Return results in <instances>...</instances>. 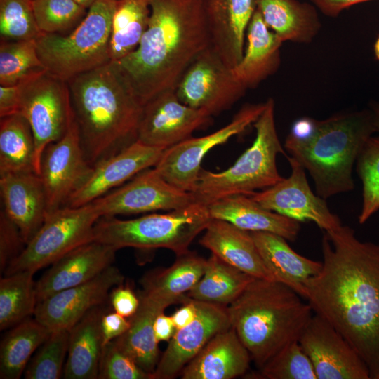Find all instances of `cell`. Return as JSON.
I'll return each instance as SVG.
<instances>
[{"mask_svg":"<svg viewBox=\"0 0 379 379\" xmlns=\"http://www.w3.org/2000/svg\"><path fill=\"white\" fill-rule=\"evenodd\" d=\"M320 272L305 284L304 297L379 378V243L362 241L347 225L324 232Z\"/></svg>","mask_w":379,"mask_h":379,"instance_id":"6da1fadb","label":"cell"},{"mask_svg":"<svg viewBox=\"0 0 379 379\" xmlns=\"http://www.w3.org/2000/svg\"><path fill=\"white\" fill-rule=\"evenodd\" d=\"M148 27L138 48L114 62L142 106L175 88L211 39L204 0H150Z\"/></svg>","mask_w":379,"mask_h":379,"instance_id":"7a4b0ae2","label":"cell"},{"mask_svg":"<svg viewBox=\"0 0 379 379\" xmlns=\"http://www.w3.org/2000/svg\"><path fill=\"white\" fill-rule=\"evenodd\" d=\"M67 83L81 147L91 166L137 140L143 106L114 62Z\"/></svg>","mask_w":379,"mask_h":379,"instance_id":"3957f363","label":"cell"},{"mask_svg":"<svg viewBox=\"0 0 379 379\" xmlns=\"http://www.w3.org/2000/svg\"><path fill=\"white\" fill-rule=\"evenodd\" d=\"M376 133L369 109L341 112L323 120H297L284 147L312 177L326 199L354 189L352 168L368 139Z\"/></svg>","mask_w":379,"mask_h":379,"instance_id":"277c9868","label":"cell"},{"mask_svg":"<svg viewBox=\"0 0 379 379\" xmlns=\"http://www.w3.org/2000/svg\"><path fill=\"white\" fill-rule=\"evenodd\" d=\"M288 286L255 278L227 306L231 327L260 370L285 347L298 342L314 312Z\"/></svg>","mask_w":379,"mask_h":379,"instance_id":"5b68a950","label":"cell"},{"mask_svg":"<svg viewBox=\"0 0 379 379\" xmlns=\"http://www.w3.org/2000/svg\"><path fill=\"white\" fill-rule=\"evenodd\" d=\"M265 102V109L253 124L255 140L235 163L218 173L201 169L192 192L198 201L208 206L231 195H251L283 179L277 170V156L286 154L277 132L274 101L270 98Z\"/></svg>","mask_w":379,"mask_h":379,"instance_id":"8992f818","label":"cell"},{"mask_svg":"<svg viewBox=\"0 0 379 379\" xmlns=\"http://www.w3.org/2000/svg\"><path fill=\"white\" fill-rule=\"evenodd\" d=\"M211 219L208 206L199 201L168 213H152L130 220L100 217L94 227V241L117 250L167 248L178 257L190 251L193 240Z\"/></svg>","mask_w":379,"mask_h":379,"instance_id":"52a82bcc","label":"cell"},{"mask_svg":"<svg viewBox=\"0 0 379 379\" xmlns=\"http://www.w3.org/2000/svg\"><path fill=\"white\" fill-rule=\"evenodd\" d=\"M117 0H95L81 22L66 35L42 33L35 39L46 71L64 81L111 62L109 36Z\"/></svg>","mask_w":379,"mask_h":379,"instance_id":"ba28073f","label":"cell"},{"mask_svg":"<svg viewBox=\"0 0 379 379\" xmlns=\"http://www.w3.org/2000/svg\"><path fill=\"white\" fill-rule=\"evenodd\" d=\"M100 217L92 203L75 207L65 206L48 214L4 274L22 270L36 272L72 250L94 241V227Z\"/></svg>","mask_w":379,"mask_h":379,"instance_id":"9c48e42d","label":"cell"},{"mask_svg":"<svg viewBox=\"0 0 379 379\" xmlns=\"http://www.w3.org/2000/svg\"><path fill=\"white\" fill-rule=\"evenodd\" d=\"M18 113L29 122L35 141V172L50 143L62 138L74 120L67 81L46 71L19 85Z\"/></svg>","mask_w":379,"mask_h":379,"instance_id":"30bf717a","label":"cell"},{"mask_svg":"<svg viewBox=\"0 0 379 379\" xmlns=\"http://www.w3.org/2000/svg\"><path fill=\"white\" fill-rule=\"evenodd\" d=\"M246 91L211 46L193 60L175 88L182 103L211 116L230 109Z\"/></svg>","mask_w":379,"mask_h":379,"instance_id":"8fae6325","label":"cell"},{"mask_svg":"<svg viewBox=\"0 0 379 379\" xmlns=\"http://www.w3.org/2000/svg\"><path fill=\"white\" fill-rule=\"evenodd\" d=\"M266 102L244 105L226 126L208 135L189 138L166 149L154 166L170 184L187 192L196 188L201 164L209 150L244 132L258 119Z\"/></svg>","mask_w":379,"mask_h":379,"instance_id":"7c38bea8","label":"cell"},{"mask_svg":"<svg viewBox=\"0 0 379 379\" xmlns=\"http://www.w3.org/2000/svg\"><path fill=\"white\" fill-rule=\"evenodd\" d=\"M198 201L190 192L168 182L154 168H147L130 180L92 203L101 217L172 211Z\"/></svg>","mask_w":379,"mask_h":379,"instance_id":"4fadbf2b","label":"cell"},{"mask_svg":"<svg viewBox=\"0 0 379 379\" xmlns=\"http://www.w3.org/2000/svg\"><path fill=\"white\" fill-rule=\"evenodd\" d=\"M92 169L81 147L74 119L66 134L48 144L41 154L39 175L46 192L47 215L66 206Z\"/></svg>","mask_w":379,"mask_h":379,"instance_id":"5bb4252c","label":"cell"},{"mask_svg":"<svg viewBox=\"0 0 379 379\" xmlns=\"http://www.w3.org/2000/svg\"><path fill=\"white\" fill-rule=\"evenodd\" d=\"M212 116L207 112L182 103L175 90L164 91L142 107L137 140L149 146L167 149L208 126Z\"/></svg>","mask_w":379,"mask_h":379,"instance_id":"9a60e30c","label":"cell"},{"mask_svg":"<svg viewBox=\"0 0 379 379\" xmlns=\"http://www.w3.org/2000/svg\"><path fill=\"white\" fill-rule=\"evenodd\" d=\"M291 174L274 185L250 196L263 208L296 220L314 222L324 232L342 225L326 199L314 194L307 180L305 168L294 159L286 157Z\"/></svg>","mask_w":379,"mask_h":379,"instance_id":"2e32d148","label":"cell"},{"mask_svg":"<svg viewBox=\"0 0 379 379\" xmlns=\"http://www.w3.org/2000/svg\"><path fill=\"white\" fill-rule=\"evenodd\" d=\"M298 343L310 358L317 379H371L359 354L319 314L314 313Z\"/></svg>","mask_w":379,"mask_h":379,"instance_id":"e0dca14e","label":"cell"},{"mask_svg":"<svg viewBox=\"0 0 379 379\" xmlns=\"http://www.w3.org/2000/svg\"><path fill=\"white\" fill-rule=\"evenodd\" d=\"M124 276L111 265L90 281L58 291L37 303L34 318L51 331L69 330L88 311L105 304L111 290Z\"/></svg>","mask_w":379,"mask_h":379,"instance_id":"ac0fdd59","label":"cell"},{"mask_svg":"<svg viewBox=\"0 0 379 379\" xmlns=\"http://www.w3.org/2000/svg\"><path fill=\"white\" fill-rule=\"evenodd\" d=\"M195 301V318L188 325L175 330L152 379H172L180 375L182 368L215 334L231 327L226 306Z\"/></svg>","mask_w":379,"mask_h":379,"instance_id":"d6986e66","label":"cell"},{"mask_svg":"<svg viewBox=\"0 0 379 379\" xmlns=\"http://www.w3.org/2000/svg\"><path fill=\"white\" fill-rule=\"evenodd\" d=\"M165 149L136 140L93 166L88 178L70 197L66 206L87 204L119 187L140 172L154 167Z\"/></svg>","mask_w":379,"mask_h":379,"instance_id":"ffe728a7","label":"cell"},{"mask_svg":"<svg viewBox=\"0 0 379 379\" xmlns=\"http://www.w3.org/2000/svg\"><path fill=\"white\" fill-rule=\"evenodd\" d=\"M117 251L112 246L92 241L65 254L51 264L36 282L38 302L97 277L112 265Z\"/></svg>","mask_w":379,"mask_h":379,"instance_id":"44dd1931","label":"cell"},{"mask_svg":"<svg viewBox=\"0 0 379 379\" xmlns=\"http://www.w3.org/2000/svg\"><path fill=\"white\" fill-rule=\"evenodd\" d=\"M211 46L233 69L240 62L256 0H204Z\"/></svg>","mask_w":379,"mask_h":379,"instance_id":"7402d4cb","label":"cell"},{"mask_svg":"<svg viewBox=\"0 0 379 379\" xmlns=\"http://www.w3.org/2000/svg\"><path fill=\"white\" fill-rule=\"evenodd\" d=\"M0 194L3 210L27 244L47 216L46 196L39 175L35 171L0 175Z\"/></svg>","mask_w":379,"mask_h":379,"instance_id":"603a6c76","label":"cell"},{"mask_svg":"<svg viewBox=\"0 0 379 379\" xmlns=\"http://www.w3.org/2000/svg\"><path fill=\"white\" fill-rule=\"evenodd\" d=\"M251 358L235 331L215 334L182 368V379H232L244 375Z\"/></svg>","mask_w":379,"mask_h":379,"instance_id":"cb8c5ba5","label":"cell"},{"mask_svg":"<svg viewBox=\"0 0 379 379\" xmlns=\"http://www.w3.org/2000/svg\"><path fill=\"white\" fill-rule=\"evenodd\" d=\"M199 243L222 260L258 279L274 280L250 232L222 220L211 219Z\"/></svg>","mask_w":379,"mask_h":379,"instance_id":"d4e9b609","label":"cell"},{"mask_svg":"<svg viewBox=\"0 0 379 379\" xmlns=\"http://www.w3.org/2000/svg\"><path fill=\"white\" fill-rule=\"evenodd\" d=\"M212 219L225 220L248 232H266L294 241L300 230L299 221L267 210L250 195L235 194L208 205Z\"/></svg>","mask_w":379,"mask_h":379,"instance_id":"484cf974","label":"cell"},{"mask_svg":"<svg viewBox=\"0 0 379 379\" xmlns=\"http://www.w3.org/2000/svg\"><path fill=\"white\" fill-rule=\"evenodd\" d=\"M261 258L273 279L304 297L305 284L317 275L322 262L304 257L293 251L286 239L266 232H251Z\"/></svg>","mask_w":379,"mask_h":379,"instance_id":"4316f807","label":"cell"},{"mask_svg":"<svg viewBox=\"0 0 379 379\" xmlns=\"http://www.w3.org/2000/svg\"><path fill=\"white\" fill-rule=\"evenodd\" d=\"M246 46L240 62L232 71L248 90L274 74L281 63L283 41L264 22L256 8L246 30Z\"/></svg>","mask_w":379,"mask_h":379,"instance_id":"83f0119b","label":"cell"},{"mask_svg":"<svg viewBox=\"0 0 379 379\" xmlns=\"http://www.w3.org/2000/svg\"><path fill=\"white\" fill-rule=\"evenodd\" d=\"M106 309L105 304L93 307L69 329L64 378L98 379L103 348L101 318Z\"/></svg>","mask_w":379,"mask_h":379,"instance_id":"f1b7e54d","label":"cell"},{"mask_svg":"<svg viewBox=\"0 0 379 379\" xmlns=\"http://www.w3.org/2000/svg\"><path fill=\"white\" fill-rule=\"evenodd\" d=\"M265 25L281 41L309 44L321 23L316 6L298 0H256Z\"/></svg>","mask_w":379,"mask_h":379,"instance_id":"f546056e","label":"cell"},{"mask_svg":"<svg viewBox=\"0 0 379 379\" xmlns=\"http://www.w3.org/2000/svg\"><path fill=\"white\" fill-rule=\"evenodd\" d=\"M138 295L140 305L136 312L129 318L128 329L114 342L143 371L152 375L160 358L154 322L157 315L170 305L140 291Z\"/></svg>","mask_w":379,"mask_h":379,"instance_id":"4dcf8cb0","label":"cell"},{"mask_svg":"<svg viewBox=\"0 0 379 379\" xmlns=\"http://www.w3.org/2000/svg\"><path fill=\"white\" fill-rule=\"evenodd\" d=\"M206 259L189 251L166 267L149 272L140 280L142 293L169 305L183 304L187 293L202 277Z\"/></svg>","mask_w":379,"mask_h":379,"instance_id":"1f68e13d","label":"cell"},{"mask_svg":"<svg viewBox=\"0 0 379 379\" xmlns=\"http://www.w3.org/2000/svg\"><path fill=\"white\" fill-rule=\"evenodd\" d=\"M254 279L211 253L206 259L202 277L187 295L197 301L227 307Z\"/></svg>","mask_w":379,"mask_h":379,"instance_id":"d6a6232c","label":"cell"},{"mask_svg":"<svg viewBox=\"0 0 379 379\" xmlns=\"http://www.w3.org/2000/svg\"><path fill=\"white\" fill-rule=\"evenodd\" d=\"M51 332L35 318H28L12 327L1 342L0 378H20L32 356Z\"/></svg>","mask_w":379,"mask_h":379,"instance_id":"836d02e7","label":"cell"},{"mask_svg":"<svg viewBox=\"0 0 379 379\" xmlns=\"http://www.w3.org/2000/svg\"><path fill=\"white\" fill-rule=\"evenodd\" d=\"M150 0H117L109 36V56L117 62L133 52L146 32Z\"/></svg>","mask_w":379,"mask_h":379,"instance_id":"e575fe53","label":"cell"},{"mask_svg":"<svg viewBox=\"0 0 379 379\" xmlns=\"http://www.w3.org/2000/svg\"><path fill=\"white\" fill-rule=\"evenodd\" d=\"M35 141L27 120L20 113L0 119V175L35 171Z\"/></svg>","mask_w":379,"mask_h":379,"instance_id":"d590c367","label":"cell"},{"mask_svg":"<svg viewBox=\"0 0 379 379\" xmlns=\"http://www.w3.org/2000/svg\"><path fill=\"white\" fill-rule=\"evenodd\" d=\"M34 273L22 270L1 278V331L11 328L34 314L38 303Z\"/></svg>","mask_w":379,"mask_h":379,"instance_id":"8d00e7d4","label":"cell"},{"mask_svg":"<svg viewBox=\"0 0 379 379\" xmlns=\"http://www.w3.org/2000/svg\"><path fill=\"white\" fill-rule=\"evenodd\" d=\"M34 39L1 40L0 86H16L45 72Z\"/></svg>","mask_w":379,"mask_h":379,"instance_id":"74e56055","label":"cell"},{"mask_svg":"<svg viewBox=\"0 0 379 379\" xmlns=\"http://www.w3.org/2000/svg\"><path fill=\"white\" fill-rule=\"evenodd\" d=\"M69 330L52 331L27 364L26 379H58L63 375Z\"/></svg>","mask_w":379,"mask_h":379,"instance_id":"f35d334b","label":"cell"},{"mask_svg":"<svg viewBox=\"0 0 379 379\" xmlns=\"http://www.w3.org/2000/svg\"><path fill=\"white\" fill-rule=\"evenodd\" d=\"M32 6L37 26L44 34H68L88 12L74 0H32Z\"/></svg>","mask_w":379,"mask_h":379,"instance_id":"ab89813d","label":"cell"},{"mask_svg":"<svg viewBox=\"0 0 379 379\" xmlns=\"http://www.w3.org/2000/svg\"><path fill=\"white\" fill-rule=\"evenodd\" d=\"M356 171L362 183V205L358 217L365 223L379 211V135L371 136L356 161Z\"/></svg>","mask_w":379,"mask_h":379,"instance_id":"60d3db41","label":"cell"},{"mask_svg":"<svg viewBox=\"0 0 379 379\" xmlns=\"http://www.w3.org/2000/svg\"><path fill=\"white\" fill-rule=\"evenodd\" d=\"M41 34L32 0H0L1 40H35Z\"/></svg>","mask_w":379,"mask_h":379,"instance_id":"b9f144b4","label":"cell"},{"mask_svg":"<svg viewBox=\"0 0 379 379\" xmlns=\"http://www.w3.org/2000/svg\"><path fill=\"white\" fill-rule=\"evenodd\" d=\"M266 379H317L313 365L298 342L289 344L260 370Z\"/></svg>","mask_w":379,"mask_h":379,"instance_id":"7bdbcfd3","label":"cell"},{"mask_svg":"<svg viewBox=\"0 0 379 379\" xmlns=\"http://www.w3.org/2000/svg\"><path fill=\"white\" fill-rule=\"evenodd\" d=\"M98 379H152L114 340L103 346Z\"/></svg>","mask_w":379,"mask_h":379,"instance_id":"ee69618b","label":"cell"},{"mask_svg":"<svg viewBox=\"0 0 379 379\" xmlns=\"http://www.w3.org/2000/svg\"><path fill=\"white\" fill-rule=\"evenodd\" d=\"M25 242L18 226L4 210L0 213V270L4 272L9 264L25 247Z\"/></svg>","mask_w":379,"mask_h":379,"instance_id":"f6af8a7d","label":"cell"},{"mask_svg":"<svg viewBox=\"0 0 379 379\" xmlns=\"http://www.w3.org/2000/svg\"><path fill=\"white\" fill-rule=\"evenodd\" d=\"M109 302L115 312L126 317H131L140 305L138 295L123 283L114 286L109 295Z\"/></svg>","mask_w":379,"mask_h":379,"instance_id":"bcb514c9","label":"cell"},{"mask_svg":"<svg viewBox=\"0 0 379 379\" xmlns=\"http://www.w3.org/2000/svg\"><path fill=\"white\" fill-rule=\"evenodd\" d=\"M129 326V318L124 317L114 311H106L101 318L103 346L123 335Z\"/></svg>","mask_w":379,"mask_h":379,"instance_id":"7dc6e473","label":"cell"},{"mask_svg":"<svg viewBox=\"0 0 379 379\" xmlns=\"http://www.w3.org/2000/svg\"><path fill=\"white\" fill-rule=\"evenodd\" d=\"M19 104V85L0 86V118L18 113Z\"/></svg>","mask_w":379,"mask_h":379,"instance_id":"c3c4849f","label":"cell"},{"mask_svg":"<svg viewBox=\"0 0 379 379\" xmlns=\"http://www.w3.org/2000/svg\"><path fill=\"white\" fill-rule=\"evenodd\" d=\"M325 15L335 18L351 6L371 0H310Z\"/></svg>","mask_w":379,"mask_h":379,"instance_id":"681fc988","label":"cell"},{"mask_svg":"<svg viewBox=\"0 0 379 379\" xmlns=\"http://www.w3.org/2000/svg\"><path fill=\"white\" fill-rule=\"evenodd\" d=\"M196 314V301L189 298L182 304V306L178 308L171 316L175 326V329L178 330L190 324L195 318Z\"/></svg>","mask_w":379,"mask_h":379,"instance_id":"f907efd6","label":"cell"},{"mask_svg":"<svg viewBox=\"0 0 379 379\" xmlns=\"http://www.w3.org/2000/svg\"><path fill=\"white\" fill-rule=\"evenodd\" d=\"M175 330L171 316H167L164 312L157 315L154 322V331L159 343L160 341H169L173 336Z\"/></svg>","mask_w":379,"mask_h":379,"instance_id":"816d5d0a","label":"cell"},{"mask_svg":"<svg viewBox=\"0 0 379 379\" xmlns=\"http://www.w3.org/2000/svg\"><path fill=\"white\" fill-rule=\"evenodd\" d=\"M368 109L372 114L375 131L379 132V102L376 101L371 102Z\"/></svg>","mask_w":379,"mask_h":379,"instance_id":"f5cc1de1","label":"cell"},{"mask_svg":"<svg viewBox=\"0 0 379 379\" xmlns=\"http://www.w3.org/2000/svg\"><path fill=\"white\" fill-rule=\"evenodd\" d=\"M81 6H84V8L88 9L93 4L95 1V0H74Z\"/></svg>","mask_w":379,"mask_h":379,"instance_id":"db71d44e","label":"cell"},{"mask_svg":"<svg viewBox=\"0 0 379 379\" xmlns=\"http://www.w3.org/2000/svg\"><path fill=\"white\" fill-rule=\"evenodd\" d=\"M374 52L376 58L379 60V36L377 38L374 44Z\"/></svg>","mask_w":379,"mask_h":379,"instance_id":"11a10c76","label":"cell"},{"mask_svg":"<svg viewBox=\"0 0 379 379\" xmlns=\"http://www.w3.org/2000/svg\"><path fill=\"white\" fill-rule=\"evenodd\" d=\"M378 379H379V378H378Z\"/></svg>","mask_w":379,"mask_h":379,"instance_id":"9f6ffc18","label":"cell"}]
</instances>
